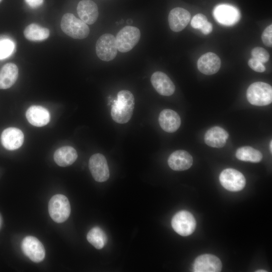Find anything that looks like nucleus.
I'll return each instance as SVG.
<instances>
[{
  "mask_svg": "<svg viewBox=\"0 0 272 272\" xmlns=\"http://www.w3.org/2000/svg\"><path fill=\"white\" fill-rule=\"evenodd\" d=\"M173 230L182 236L191 235L196 227V221L193 216L187 211H180L176 213L171 221Z\"/></svg>",
  "mask_w": 272,
  "mask_h": 272,
  "instance_id": "nucleus-6",
  "label": "nucleus"
},
{
  "mask_svg": "<svg viewBox=\"0 0 272 272\" xmlns=\"http://www.w3.org/2000/svg\"><path fill=\"white\" fill-rule=\"evenodd\" d=\"M193 159L191 155L184 150H177L169 157V166L175 171H183L189 169L192 165Z\"/></svg>",
  "mask_w": 272,
  "mask_h": 272,
  "instance_id": "nucleus-17",
  "label": "nucleus"
},
{
  "mask_svg": "<svg viewBox=\"0 0 272 272\" xmlns=\"http://www.w3.org/2000/svg\"><path fill=\"white\" fill-rule=\"evenodd\" d=\"M134 107V98L128 90L118 92L111 110L113 120L120 124L127 123L130 119Z\"/></svg>",
  "mask_w": 272,
  "mask_h": 272,
  "instance_id": "nucleus-1",
  "label": "nucleus"
},
{
  "mask_svg": "<svg viewBox=\"0 0 272 272\" xmlns=\"http://www.w3.org/2000/svg\"><path fill=\"white\" fill-rule=\"evenodd\" d=\"M207 21L208 19L206 16L202 14H197L192 19L191 25L194 29H200Z\"/></svg>",
  "mask_w": 272,
  "mask_h": 272,
  "instance_id": "nucleus-29",
  "label": "nucleus"
},
{
  "mask_svg": "<svg viewBox=\"0 0 272 272\" xmlns=\"http://www.w3.org/2000/svg\"><path fill=\"white\" fill-rule=\"evenodd\" d=\"M26 116L30 124L37 127L46 125L50 119L49 111L44 107L38 105L30 107L26 111Z\"/></svg>",
  "mask_w": 272,
  "mask_h": 272,
  "instance_id": "nucleus-20",
  "label": "nucleus"
},
{
  "mask_svg": "<svg viewBox=\"0 0 272 272\" xmlns=\"http://www.w3.org/2000/svg\"><path fill=\"white\" fill-rule=\"evenodd\" d=\"M248 102L255 106H265L272 102V88L266 83L257 82L251 84L246 92Z\"/></svg>",
  "mask_w": 272,
  "mask_h": 272,
  "instance_id": "nucleus-3",
  "label": "nucleus"
},
{
  "mask_svg": "<svg viewBox=\"0 0 272 272\" xmlns=\"http://www.w3.org/2000/svg\"><path fill=\"white\" fill-rule=\"evenodd\" d=\"M25 1L32 9H36L40 7L43 3V0H25Z\"/></svg>",
  "mask_w": 272,
  "mask_h": 272,
  "instance_id": "nucleus-32",
  "label": "nucleus"
},
{
  "mask_svg": "<svg viewBox=\"0 0 272 272\" xmlns=\"http://www.w3.org/2000/svg\"><path fill=\"white\" fill-rule=\"evenodd\" d=\"M221 64L220 58L213 52H208L202 55L197 62L198 70L207 75H211L217 73L220 69Z\"/></svg>",
  "mask_w": 272,
  "mask_h": 272,
  "instance_id": "nucleus-16",
  "label": "nucleus"
},
{
  "mask_svg": "<svg viewBox=\"0 0 272 272\" xmlns=\"http://www.w3.org/2000/svg\"><path fill=\"white\" fill-rule=\"evenodd\" d=\"M78 158L76 150L71 146H64L57 149L54 154L55 162L59 166L66 167L73 164Z\"/></svg>",
  "mask_w": 272,
  "mask_h": 272,
  "instance_id": "nucleus-23",
  "label": "nucleus"
},
{
  "mask_svg": "<svg viewBox=\"0 0 272 272\" xmlns=\"http://www.w3.org/2000/svg\"><path fill=\"white\" fill-rule=\"evenodd\" d=\"M48 29L42 27L39 25L32 23L27 26L24 31L25 38L32 41H40L46 39L49 36Z\"/></svg>",
  "mask_w": 272,
  "mask_h": 272,
  "instance_id": "nucleus-24",
  "label": "nucleus"
},
{
  "mask_svg": "<svg viewBox=\"0 0 272 272\" xmlns=\"http://www.w3.org/2000/svg\"><path fill=\"white\" fill-rule=\"evenodd\" d=\"M236 157L239 160L253 163L259 162L262 159V155L257 150L249 146H244L238 149Z\"/></svg>",
  "mask_w": 272,
  "mask_h": 272,
  "instance_id": "nucleus-25",
  "label": "nucleus"
},
{
  "mask_svg": "<svg viewBox=\"0 0 272 272\" xmlns=\"http://www.w3.org/2000/svg\"><path fill=\"white\" fill-rule=\"evenodd\" d=\"M2 1V0H0V2Z\"/></svg>",
  "mask_w": 272,
  "mask_h": 272,
  "instance_id": "nucleus-38",
  "label": "nucleus"
},
{
  "mask_svg": "<svg viewBox=\"0 0 272 272\" xmlns=\"http://www.w3.org/2000/svg\"><path fill=\"white\" fill-rule=\"evenodd\" d=\"M2 218L1 215H0V229L2 227Z\"/></svg>",
  "mask_w": 272,
  "mask_h": 272,
  "instance_id": "nucleus-36",
  "label": "nucleus"
},
{
  "mask_svg": "<svg viewBox=\"0 0 272 272\" xmlns=\"http://www.w3.org/2000/svg\"><path fill=\"white\" fill-rule=\"evenodd\" d=\"M62 31L74 39H82L87 37L90 32L87 24L73 14H65L60 22Z\"/></svg>",
  "mask_w": 272,
  "mask_h": 272,
  "instance_id": "nucleus-2",
  "label": "nucleus"
},
{
  "mask_svg": "<svg viewBox=\"0 0 272 272\" xmlns=\"http://www.w3.org/2000/svg\"><path fill=\"white\" fill-rule=\"evenodd\" d=\"M21 249L24 254L33 262H40L45 257L43 245L35 237H25L22 241Z\"/></svg>",
  "mask_w": 272,
  "mask_h": 272,
  "instance_id": "nucleus-9",
  "label": "nucleus"
},
{
  "mask_svg": "<svg viewBox=\"0 0 272 272\" xmlns=\"http://www.w3.org/2000/svg\"><path fill=\"white\" fill-rule=\"evenodd\" d=\"M222 269V262L215 255L205 254L198 256L193 264L195 272H219Z\"/></svg>",
  "mask_w": 272,
  "mask_h": 272,
  "instance_id": "nucleus-12",
  "label": "nucleus"
},
{
  "mask_svg": "<svg viewBox=\"0 0 272 272\" xmlns=\"http://www.w3.org/2000/svg\"><path fill=\"white\" fill-rule=\"evenodd\" d=\"M117 50L115 37L111 34H103L96 42V54L103 61L113 60L116 56Z\"/></svg>",
  "mask_w": 272,
  "mask_h": 272,
  "instance_id": "nucleus-7",
  "label": "nucleus"
},
{
  "mask_svg": "<svg viewBox=\"0 0 272 272\" xmlns=\"http://www.w3.org/2000/svg\"><path fill=\"white\" fill-rule=\"evenodd\" d=\"M132 22V20H131V19H128V20L126 21L127 24H129V25H130Z\"/></svg>",
  "mask_w": 272,
  "mask_h": 272,
  "instance_id": "nucleus-35",
  "label": "nucleus"
},
{
  "mask_svg": "<svg viewBox=\"0 0 272 272\" xmlns=\"http://www.w3.org/2000/svg\"><path fill=\"white\" fill-rule=\"evenodd\" d=\"M219 180L221 185L231 191H240L244 187L246 184V180L243 174L232 168L223 170L220 175Z\"/></svg>",
  "mask_w": 272,
  "mask_h": 272,
  "instance_id": "nucleus-8",
  "label": "nucleus"
},
{
  "mask_svg": "<svg viewBox=\"0 0 272 272\" xmlns=\"http://www.w3.org/2000/svg\"><path fill=\"white\" fill-rule=\"evenodd\" d=\"M14 49V43L9 39L0 41V59L10 55Z\"/></svg>",
  "mask_w": 272,
  "mask_h": 272,
  "instance_id": "nucleus-27",
  "label": "nucleus"
},
{
  "mask_svg": "<svg viewBox=\"0 0 272 272\" xmlns=\"http://www.w3.org/2000/svg\"><path fill=\"white\" fill-rule=\"evenodd\" d=\"M248 64L249 66L255 72L262 73L265 71V67L263 63L254 58L249 59Z\"/></svg>",
  "mask_w": 272,
  "mask_h": 272,
  "instance_id": "nucleus-31",
  "label": "nucleus"
},
{
  "mask_svg": "<svg viewBox=\"0 0 272 272\" xmlns=\"http://www.w3.org/2000/svg\"><path fill=\"white\" fill-rule=\"evenodd\" d=\"M77 13L81 20L89 25L94 24L99 15L97 5L91 0L80 1L77 6Z\"/></svg>",
  "mask_w": 272,
  "mask_h": 272,
  "instance_id": "nucleus-18",
  "label": "nucleus"
},
{
  "mask_svg": "<svg viewBox=\"0 0 272 272\" xmlns=\"http://www.w3.org/2000/svg\"><path fill=\"white\" fill-rule=\"evenodd\" d=\"M256 271V272H266L267 271L265 270H263V269H260V270H257Z\"/></svg>",
  "mask_w": 272,
  "mask_h": 272,
  "instance_id": "nucleus-37",
  "label": "nucleus"
},
{
  "mask_svg": "<svg viewBox=\"0 0 272 272\" xmlns=\"http://www.w3.org/2000/svg\"><path fill=\"white\" fill-rule=\"evenodd\" d=\"M251 55L254 58L262 63H265L269 59L268 52L263 48L261 47H255L251 50Z\"/></svg>",
  "mask_w": 272,
  "mask_h": 272,
  "instance_id": "nucleus-28",
  "label": "nucleus"
},
{
  "mask_svg": "<svg viewBox=\"0 0 272 272\" xmlns=\"http://www.w3.org/2000/svg\"><path fill=\"white\" fill-rule=\"evenodd\" d=\"M151 82L156 91L162 96H171L175 91L174 84L168 76L162 72L154 73Z\"/></svg>",
  "mask_w": 272,
  "mask_h": 272,
  "instance_id": "nucleus-13",
  "label": "nucleus"
},
{
  "mask_svg": "<svg viewBox=\"0 0 272 272\" xmlns=\"http://www.w3.org/2000/svg\"><path fill=\"white\" fill-rule=\"evenodd\" d=\"M88 242L97 249L104 247L107 242V237L104 231L99 227L92 228L87 235Z\"/></svg>",
  "mask_w": 272,
  "mask_h": 272,
  "instance_id": "nucleus-26",
  "label": "nucleus"
},
{
  "mask_svg": "<svg viewBox=\"0 0 272 272\" xmlns=\"http://www.w3.org/2000/svg\"><path fill=\"white\" fill-rule=\"evenodd\" d=\"M24 137L23 132L16 127L5 129L1 135V143L4 147L9 150H14L22 145Z\"/></svg>",
  "mask_w": 272,
  "mask_h": 272,
  "instance_id": "nucleus-14",
  "label": "nucleus"
},
{
  "mask_svg": "<svg viewBox=\"0 0 272 272\" xmlns=\"http://www.w3.org/2000/svg\"><path fill=\"white\" fill-rule=\"evenodd\" d=\"M158 120L161 127L167 132L176 131L181 125L179 114L169 109H165L160 112Z\"/></svg>",
  "mask_w": 272,
  "mask_h": 272,
  "instance_id": "nucleus-19",
  "label": "nucleus"
},
{
  "mask_svg": "<svg viewBox=\"0 0 272 272\" xmlns=\"http://www.w3.org/2000/svg\"><path fill=\"white\" fill-rule=\"evenodd\" d=\"M89 168L94 179L97 182H102L109 177V170L107 160L101 154L96 153L90 158Z\"/></svg>",
  "mask_w": 272,
  "mask_h": 272,
  "instance_id": "nucleus-10",
  "label": "nucleus"
},
{
  "mask_svg": "<svg viewBox=\"0 0 272 272\" xmlns=\"http://www.w3.org/2000/svg\"><path fill=\"white\" fill-rule=\"evenodd\" d=\"M140 37L141 32L138 28L129 25L122 28L115 38L117 50L121 52L131 50L137 44Z\"/></svg>",
  "mask_w": 272,
  "mask_h": 272,
  "instance_id": "nucleus-5",
  "label": "nucleus"
},
{
  "mask_svg": "<svg viewBox=\"0 0 272 272\" xmlns=\"http://www.w3.org/2000/svg\"><path fill=\"white\" fill-rule=\"evenodd\" d=\"M261 38L263 44L269 47L272 45V25L270 24L263 31Z\"/></svg>",
  "mask_w": 272,
  "mask_h": 272,
  "instance_id": "nucleus-30",
  "label": "nucleus"
},
{
  "mask_svg": "<svg viewBox=\"0 0 272 272\" xmlns=\"http://www.w3.org/2000/svg\"><path fill=\"white\" fill-rule=\"evenodd\" d=\"M213 16L219 23L229 26L238 22L240 14L235 7L228 4H221L214 8Z\"/></svg>",
  "mask_w": 272,
  "mask_h": 272,
  "instance_id": "nucleus-11",
  "label": "nucleus"
},
{
  "mask_svg": "<svg viewBox=\"0 0 272 272\" xmlns=\"http://www.w3.org/2000/svg\"><path fill=\"white\" fill-rule=\"evenodd\" d=\"M48 212L54 222L60 223L65 221L71 214V205L68 198L61 194L53 195L48 203Z\"/></svg>",
  "mask_w": 272,
  "mask_h": 272,
  "instance_id": "nucleus-4",
  "label": "nucleus"
},
{
  "mask_svg": "<svg viewBox=\"0 0 272 272\" xmlns=\"http://www.w3.org/2000/svg\"><path fill=\"white\" fill-rule=\"evenodd\" d=\"M269 150L270 151V153H271L272 152V141H271L269 143Z\"/></svg>",
  "mask_w": 272,
  "mask_h": 272,
  "instance_id": "nucleus-34",
  "label": "nucleus"
},
{
  "mask_svg": "<svg viewBox=\"0 0 272 272\" xmlns=\"http://www.w3.org/2000/svg\"><path fill=\"white\" fill-rule=\"evenodd\" d=\"M18 77V68L14 63L5 64L0 70V89L11 87Z\"/></svg>",
  "mask_w": 272,
  "mask_h": 272,
  "instance_id": "nucleus-22",
  "label": "nucleus"
},
{
  "mask_svg": "<svg viewBox=\"0 0 272 272\" xmlns=\"http://www.w3.org/2000/svg\"><path fill=\"white\" fill-rule=\"evenodd\" d=\"M190 20V14L186 10L175 8L170 12L168 22L170 29L174 32H179L187 25Z\"/></svg>",
  "mask_w": 272,
  "mask_h": 272,
  "instance_id": "nucleus-15",
  "label": "nucleus"
},
{
  "mask_svg": "<svg viewBox=\"0 0 272 272\" xmlns=\"http://www.w3.org/2000/svg\"><path fill=\"white\" fill-rule=\"evenodd\" d=\"M228 137L229 134L224 129L219 126H214L206 132L205 142L209 146L220 148L225 145Z\"/></svg>",
  "mask_w": 272,
  "mask_h": 272,
  "instance_id": "nucleus-21",
  "label": "nucleus"
},
{
  "mask_svg": "<svg viewBox=\"0 0 272 272\" xmlns=\"http://www.w3.org/2000/svg\"><path fill=\"white\" fill-rule=\"evenodd\" d=\"M200 30L205 35L209 34L213 30V25L210 22L207 21L200 28Z\"/></svg>",
  "mask_w": 272,
  "mask_h": 272,
  "instance_id": "nucleus-33",
  "label": "nucleus"
}]
</instances>
